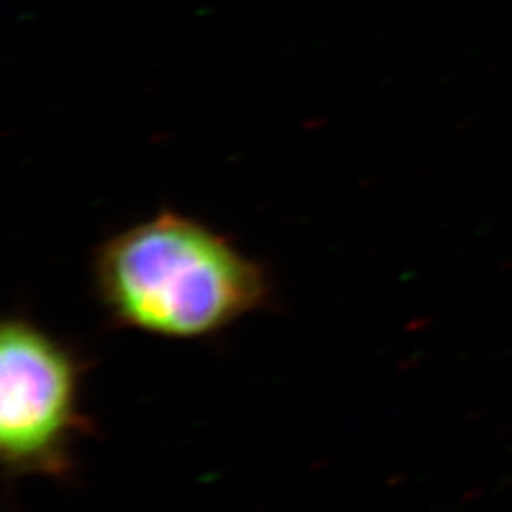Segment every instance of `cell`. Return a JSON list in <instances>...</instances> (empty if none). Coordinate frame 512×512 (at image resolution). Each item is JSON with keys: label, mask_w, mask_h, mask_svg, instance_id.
Wrapping results in <instances>:
<instances>
[{"label": "cell", "mask_w": 512, "mask_h": 512, "mask_svg": "<svg viewBox=\"0 0 512 512\" xmlns=\"http://www.w3.org/2000/svg\"><path fill=\"white\" fill-rule=\"evenodd\" d=\"M92 277L109 325L169 340L211 338L274 306L272 277L260 262L173 211L105 239Z\"/></svg>", "instance_id": "cell-1"}, {"label": "cell", "mask_w": 512, "mask_h": 512, "mask_svg": "<svg viewBox=\"0 0 512 512\" xmlns=\"http://www.w3.org/2000/svg\"><path fill=\"white\" fill-rule=\"evenodd\" d=\"M86 363L25 315L0 330V459L6 478H73L76 444L90 433L82 412Z\"/></svg>", "instance_id": "cell-2"}]
</instances>
